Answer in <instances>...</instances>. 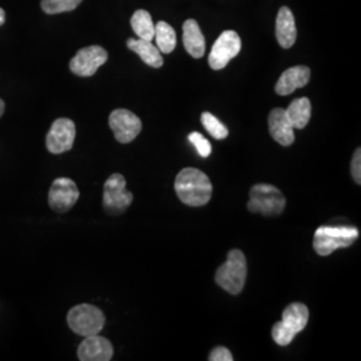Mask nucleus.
I'll use <instances>...</instances> for the list:
<instances>
[{"instance_id":"obj_2","label":"nucleus","mask_w":361,"mask_h":361,"mask_svg":"<svg viewBox=\"0 0 361 361\" xmlns=\"http://www.w3.org/2000/svg\"><path fill=\"white\" fill-rule=\"evenodd\" d=\"M308 320L310 310L307 305L301 302H293L288 305L283 313V320L276 323L271 329L273 340L281 347L289 345L296 335L305 329Z\"/></svg>"},{"instance_id":"obj_15","label":"nucleus","mask_w":361,"mask_h":361,"mask_svg":"<svg viewBox=\"0 0 361 361\" xmlns=\"http://www.w3.org/2000/svg\"><path fill=\"white\" fill-rule=\"evenodd\" d=\"M310 79V68L307 66H295L288 68L281 74L276 85V92L279 95H289L297 89L308 85Z\"/></svg>"},{"instance_id":"obj_5","label":"nucleus","mask_w":361,"mask_h":361,"mask_svg":"<svg viewBox=\"0 0 361 361\" xmlns=\"http://www.w3.org/2000/svg\"><path fill=\"white\" fill-rule=\"evenodd\" d=\"M250 198L247 202V209L252 213H258L265 217H274L284 212V194L276 186L268 183L255 185L250 190Z\"/></svg>"},{"instance_id":"obj_11","label":"nucleus","mask_w":361,"mask_h":361,"mask_svg":"<svg viewBox=\"0 0 361 361\" xmlns=\"http://www.w3.org/2000/svg\"><path fill=\"white\" fill-rule=\"evenodd\" d=\"M109 59V54L101 46H89L75 54L70 62V70L78 77H92Z\"/></svg>"},{"instance_id":"obj_22","label":"nucleus","mask_w":361,"mask_h":361,"mask_svg":"<svg viewBox=\"0 0 361 361\" xmlns=\"http://www.w3.org/2000/svg\"><path fill=\"white\" fill-rule=\"evenodd\" d=\"M201 122L207 133L216 140H225L229 135L228 128L219 121L217 116H214L210 113H202Z\"/></svg>"},{"instance_id":"obj_17","label":"nucleus","mask_w":361,"mask_h":361,"mask_svg":"<svg viewBox=\"0 0 361 361\" xmlns=\"http://www.w3.org/2000/svg\"><path fill=\"white\" fill-rule=\"evenodd\" d=\"M183 46L195 59L202 58L205 54V38L194 19H188L183 23Z\"/></svg>"},{"instance_id":"obj_14","label":"nucleus","mask_w":361,"mask_h":361,"mask_svg":"<svg viewBox=\"0 0 361 361\" xmlns=\"http://www.w3.org/2000/svg\"><path fill=\"white\" fill-rule=\"evenodd\" d=\"M295 128L286 111L281 107L273 109L269 114V133L273 140L281 146H290L295 142Z\"/></svg>"},{"instance_id":"obj_12","label":"nucleus","mask_w":361,"mask_h":361,"mask_svg":"<svg viewBox=\"0 0 361 361\" xmlns=\"http://www.w3.org/2000/svg\"><path fill=\"white\" fill-rule=\"evenodd\" d=\"M79 190L77 183L70 178H56L52 182L49 193V204L52 210L66 213L77 204Z\"/></svg>"},{"instance_id":"obj_25","label":"nucleus","mask_w":361,"mask_h":361,"mask_svg":"<svg viewBox=\"0 0 361 361\" xmlns=\"http://www.w3.org/2000/svg\"><path fill=\"white\" fill-rule=\"evenodd\" d=\"M350 170H352V177L357 185L361 183V150L357 149L353 154L352 158V165H350Z\"/></svg>"},{"instance_id":"obj_27","label":"nucleus","mask_w":361,"mask_h":361,"mask_svg":"<svg viewBox=\"0 0 361 361\" xmlns=\"http://www.w3.org/2000/svg\"><path fill=\"white\" fill-rule=\"evenodd\" d=\"M4 22H6V13H4V10L0 7V26H3Z\"/></svg>"},{"instance_id":"obj_24","label":"nucleus","mask_w":361,"mask_h":361,"mask_svg":"<svg viewBox=\"0 0 361 361\" xmlns=\"http://www.w3.org/2000/svg\"><path fill=\"white\" fill-rule=\"evenodd\" d=\"M189 142L193 145L195 150L198 152V154L201 155V157L207 158L209 155L212 154V145H210V142L207 141L202 134H200L197 131L190 133L189 134Z\"/></svg>"},{"instance_id":"obj_9","label":"nucleus","mask_w":361,"mask_h":361,"mask_svg":"<svg viewBox=\"0 0 361 361\" xmlns=\"http://www.w3.org/2000/svg\"><path fill=\"white\" fill-rule=\"evenodd\" d=\"M77 128L68 118H59L54 121L51 129L46 137L47 150L52 154H62L73 149L75 141Z\"/></svg>"},{"instance_id":"obj_13","label":"nucleus","mask_w":361,"mask_h":361,"mask_svg":"<svg viewBox=\"0 0 361 361\" xmlns=\"http://www.w3.org/2000/svg\"><path fill=\"white\" fill-rule=\"evenodd\" d=\"M114 349L111 343L102 336H86L78 348L80 361H109L113 359Z\"/></svg>"},{"instance_id":"obj_20","label":"nucleus","mask_w":361,"mask_h":361,"mask_svg":"<svg viewBox=\"0 0 361 361\" xmlns=\"http://www.w3.org/2000/svg\"><path fill=\"white\" fill-rule=\"evenodd\" d=\"M155 46L161 54H170L174 51L177 46V35L176 30L170 26L166 22H158L155 25Z\"/></svg>"},{"instance_id":"obj_4","label":"nucleus","mask_w":361,"mask_h":361,"mask_svg":"<svg viewBox=\"0 0 361 361\" xmlns=\"http://www.w3.org/2000/svg\"><path fill=\"white\" fill-rule=\"evenodd\" d=\"M359 237L357 228L353 226H320L313 238V247L317 255L329 256L338 247L350 246Z\"/></svg>"},{"instance_id":"obj_23","label":"nucleus","mask_w":361,"mask_h":361,"mask_svg":"<svg viewBox=\"0 0 361 361\" xmlns=\"http://www.w3.org/2000/svg\"><path fill=\"white\" fill-rule=\"evenodd\" d=\"M83 0H42V10L49 15L74 11Z\"/></svg>"},{"instance_id":"obj_28","label":"nucleus","mask_w":361,"mask_h":361,"mask_svg":"<svg viewBox=\"0 0 361 361\" xmlns=\"http://www.w3.org/2000/svg\"><path fill=\"white\" fill-rule=\"evenodd\" d=\"M4 110H6V104L0 99V116L4 114Z\"/></svg>"},{"instance_id":"obj_26","label":"nucleus","mask_w":361,"mask_h":361,"mask_svg":"<svg viewBox=\"0 0 361 361\" xmlns=\"http://www.w3.org/2000/svg\"><path fill=\"white\" fill-rule=\"evenodd\" d=\"M210 361H232V352L225 347H217L210 352Z\"/></svg>"},{"instance_id":"obj_19","label":"nucleus","mask_w":361,"mask_h":361,"mask_svg":"<svg viewBox=\"0 0 361 361\" xmlns=\"http://www.w3.org/2000/svg\"><path fill=\"white\" fill-rule=\"evenodd\" d=\"M285 111L295 129H304L310 123L312 104L308 98H297Z\"/></svg>"},{"instance_id":"obj_6","label":"nucleus","mask_w":361,"mask_h":361,"mask_svg":"<svg viewBox=\"0 0 361 361\" xmlns=\"http://www.w3.org/2000/svg\"><path fill=\"white\" fill-rule=\"evenodd\" d=\"M67 323L73 332L86 337L98 335L104 329L106 319L99 308L90 304H80L68 312Z\"/></svg>"},{"instance_id":"obj_16","label":"nucleus","mask_w":361,"mask_h":361,"mask_svg":"<svg viewBox=\"0 0 361 361\" xmlns=\"http://www.w3.org/2000/svg\"><path fill=\"white\" fill-rule=\"evenodd\" d=\"M276 37L283 49H290L296 43L297 30L295 16L288 7H281L276 19Z\"/></svg>"},{"instance_id":"obj_3","label":"nucleus","mask_w":361,"mask_h":361,"mask_svg":"<svg viewBox=\"0 0 361 361\" xmlns=\"http://www.w3.org/2000/svg\"><path fill=\"white\" fill-rule=\"evenodd\" d=\"M247 274L245 255L233 249L228 255V259L221 265L216 273V283L231 295H240L244 289Z\"/></svg>"},{"instance_id":"obj_21","label":"nucleus","mask_w":361,"mask_h":361,"mask_svg":"<svg viewBox=\"0 0 361 361\" xmlns=\"http://www.w3.org/2000/svg\"><path fill=\"white\" fill-rule=\"evenodd\" d=\"M130 23L138 38L143 40H153L154 38L155 25L153 23L152 15L146 10H137L131 16Z\"/></svg>"},{"instance_id":"obj_7","label":"nucleus","mask_w":361,"mask_h":361,"mask_svg":"<svg viewBox=\"0 0 361 361\" xmlns=\"http://www.w3.org/2000/svg\"><path fill=\"white\" fill-rule=\"evenodd\" d=\"M133 202V193L126 190V180L116 173L104 182V207L110 214L123 213Z\"/></svg>"},{"instance_id":"obj_18","label":"nucleus","mask_w":361,"mask_h":361,"mask_svg":"<svg viewBox=\"0 0 361 361\" xmlns=\"http://www.w3.org/2000/svg\"><path fill=\"white\" fill-rule=\"evenodd\" d=\"M128 47L131 51L138 54V56L143 62L153 68H159L164 66L162 54L158 50V47L152 43V40H143V39H129Z\"/></svg>"},{"instance_id":"obj_1","label":"nucleus","mask_w":361,"mask_h":361,"mask_svg":"<svg viewBox=\"0 0 361 361\" xmlns=\"http://www.w3.org/2000/svg\"><path fill=\"white\" fill-rule=\"evenodd\" d=\"M174 188L178 198L188 207L207 205L213 193V186L207 174L194 168L180 170Z\"/></svg>"},{"instance_id":"obj_8","label":"nucleus","mask_w":361,"mask_h":361,"mask_svg":"<svg viewBox=\"0 0 361 361\" xmlns=\"http://www.w3.org/2000/svg\"><path fill=\"white\" fill-rule=\"evenodd\" d=\"M241 51V38L233 30H226L214 42L209 55V66L222 70Z\"/></svg>"},{"instance_id":"obj_10","label":"nucleus","mask_w":361,"mask_h":361,"mask_svg":"<svg viewBox=\"0 0 361 361\" xmlns=\"http://www.w3.org/2000/svg\"><path fill=\"white\" fill-rule=\"evenodd\" d=\"M109 125L116 141L129 143L134 141L142 131V122L138 116L126 109H116L109 116Z\"/></svg>"}]
</instances>
